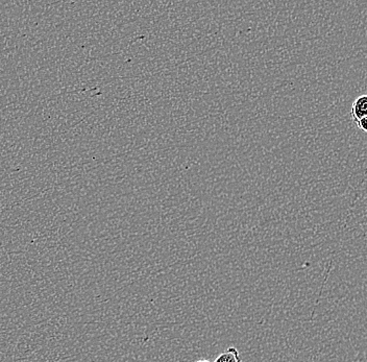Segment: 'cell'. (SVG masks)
Segmentation results:
<instances>
[{"label":"cell","instance_id":"6da1fadb","mask_svg":"<svg viewBox=\"0 0 367 362\" xmlns=\"http://www.w3.org/2000/svg\"><path fill=\"white\" fill-rule=\"evenodd\" d=\"M351 115L355 124L367 116V95H361L354 101Z\"/></svg>","mask_w":367,"mask_h":362},{"label":"cell","instance_id":"7a4b0ae2","mask_svg":"<svg viewBox=\"0 0 367 362\" xmlns=\"http://www.w3.org/2000/svg\"><path fill=\"white\" fill-rule=\"evenodd\" d=\"M214 362H242L241 355L235 347H231L221 353Z\"/></svg>","mask_w":367,"mask_h":362},{"label":"cell","instance_id":"3957f363","mask_svg":"<svg viewBox=\"0 0 367 362\" xmlns=\"http://www.w3.org/2000/svg\"><path fill=\"white\" fill-rule=\"evenodd\" d=\"M356 126H357L358 128L362 131V132L366 133L367 134V116H366L364 118H362L360 122H358L357 124H356Z\"/></svg>","mask_w":367,"mask_h":362},{"label":"cell","instance_id":"277c9868","mask_svg":"<svg viewBox=\"0 0 367 362\" xmlns=\"http://www.w3.org/2000/svg\"><path fill=\"white\" fill-rule=\"evenodd\" d=\"M195 362H210V361H206V359H200V361H195Z\"/></svg>","mask_w":367,"mask_h":362}]
</instances>
